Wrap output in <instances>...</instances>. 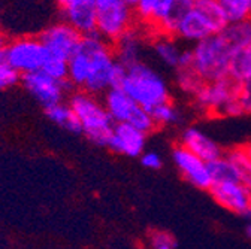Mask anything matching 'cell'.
<instances>
[{
	"mask_svg": "<svg viewBox=\"0 0 251 249\" xmlns=\"http://www.w3.org/2000/svg\"><path fill=\"white\" fill-rule=\"evenodd\" d=\"M241 84L232 79L229 75L215 81H206L193 96L196 106L208 113L222 115L229 102L239 96Z\"/></svg>",
	"mask_w": 251,
	"mask_h": 249,
	"instance_id": "8",
	"label": "cell"
},
{
	"mask_svg": "<svg viewBox=\"0 0 251 249\" xmlns=\"http://www.w3.org/2000/svg\"><path fill=\"white\" fill-rule=\"evenodd\" d=\"M21 81V73H18L8 63H0V91L8 90Z\"/></svg>",
	"mask_w": 251,
	"mask_h": 249,
	"instance_id": "30",
	"label": "cell"
},
{
	"mask_svg": "<svg viewBox=\"0 0 251 249\" xmlns=\"http://www.w3.org/2000/svg\"><path fill=\"white\" fill-rule=\"evenodd\" d=\"M0 63H6V51H5V48H0Z\"/></svg>",
	"mask_w": 251,
	"mask_h": 249,
	"instance_id": "35",
	"label": "cell"
},
{
	"mask_svg": "<svg viewBox=\"0 0 251 249\" xmlns=\"http://www.w3.org/2000/svg\"><path fill=\"white\" fill-rule=\"evenodd\" d=\"M150 112L155 126H172V124L181 122V112L174 103H171V100L155 105L150 109Z\"/></svg>",
	"mask_w": 251,
	"mask_h": 249,
	"instance_id": "24",
	"label": "cell"
},
{
	"mask_svg": "<svg viewBox=\"0 0 251 249\" xmlns=\"http://www.w3.org/2000/svg\"><path fill=\"white\" fill-rule=\"evenodd\" d=\"M185 68H193V51L192 49H182L181 51L178 66L175 69H185Z\"/></svg>",
	"mask_w": 251,
	"mask_h": 249,
	"instance_id": "34",
	"label": "cell"
},
{
	"mask_svg": "<svg viewBox=\"0 0 251 249\" xmlns=\"http://www.w3.org/2000/svg\"><path fill=\"white\" fill-rule=\"evenodd\" d=\"M141 163H142L144 167H147L150 170H159L162 167V164H163L160 155L157 154V152H152V151L142 152V155H141Z\"/></svg>",
	"mask_w": 251,
	"mask_h": 249,
	"instance_id": "32",
	"label": "cell"
},
{
	"mask_svg": "<svg viewBox=\"0 0 251 249\" xmlns=\"http://www.w3.org/2000/svg\"><path fill=\"white\" fill-rule=\"evenodd\" d=\"M192 51L193 68L205 82L229 75V66L235 49L222 32L196 42Z\"/></svg>",
	"mask_w": 251,
	"mask_h": 249,
	"instance_id": "4",
	"label": "cell"
},
{
	"mask_svg": "<svg viewBox=\"0 0 251 249\" xmlns=\"http://www.w3.org/2000/svg\"><path fill=\"white\" fill-rule=\"evenodd\" d=\"M114 48L98 32L84 35L79 46L68 60L69 81L90 94H105L109 90V75L115 65Z\"/></svg>",
	"mask_w": 251,
	"mask_h": 249,
	"instance_id": "1",
	"label": "cell"
},
{
	"mask_svg": "<svg viewBox=\"0 0 251 249\" xmlns=\"http://www.w3.org/2000/svg\"><path fill=\"white\" fill-rule=\"evenodd\" d=\"M126 2H127V3H129V5H130L133 9H135V5L138 3V0H126Z\"/></svg>",
	"mask_w": 251,
	"mask_h": 249,
	"instance_id": "38",
	"label": "cell"
},
{
	"mask_svg": "<svg viewBox=\"0 0 251 249\" xmlns=\"http://www.w3.org/2000/svg\"><path fill=\"white\" fill-rule=\"evenodd\" d=\"M244 149H245V152L248 154V157L251 158V142H248L247 145H244Z\"/></svg>",
	"mask_w": 251,
	"mask_h": 249,
	"instance_id": "37",
	"label": "cell"
},
{
	"mask_svg": "<svg viewBox=\"0 0 251 249\" xmlns=\"http://www.w3.org/2000/svg\"><path fill=\"white\" fill-rule=\"evenodd\" d=\"M172 160L187 182H190L193 186H196V188H199V190H209L211 188L212 178L209 173L208 161L198 157L196 154H193L190 149H187L181 143L174 148Z\"/></svg>",
	"mask_w": 251,
	"mask_h": 249,
	"instance_id": "14",
	"label": "cell"
},
{
	"mask_svg": "<svg viewBox=\"0 0 251 249\" xmlns=\"http://www.w3.org/2000/svg\"><path fill=\"white\" fill-rule=\"evenodd\" d=\"M176 82L179 88L185 92V94L195 96L198 90L203 85V79L199 76V73L195 70V68H185V69H176Z\"/></svg>",
	"mask_w": 251,
	"mask_h": 249,
	"instance_id": "26",
	"label": "cell"
},
{
	"mask_svg": "<svg viewBox=\"0 0 251 249\" xmlns=\"http://www.w3.org/2000/svg\"><path fill=\"white\" fill-rule=\"evenodd\" d=\"M247 234H248V237L251 239V224H250V226L247 227Z\"/></svg>",
	"mask_w": 251,
	"mask_h": 249,
	"instance_id": "39",
	"label": "cell"
},
{
	"mask_svg": "<svg viewBox=\"0 0 251 249\" xmlns=\"http://www.w3.org/2000/svg\"><path fill=\"white\" fill-rule=\"evenodd\" d=\"M147 142V133L133 127L127 122H115L112 129L108 148L117 154L127 155V157L136 158L141 157Z\"/></svg>",
	"mask_w": 251,
	"mask_h": 249,
	"instance_id": "15",
	"label": "cell"
},
{
	"mask_svg": "<svg viewBox=\"0 0 251 249\" xmlns=\"http://www.w3.org/2000/svg\"><path fill=\"white\" fill-rule=\"evenodd\" d=\"M239 100L242 103L244 112L250 113L251 112V81L241 84L239 88Z\"/></svg>",
	"mask_w": 251,
	"mask_h": 249,
	"instance_id": "33",
	"label": "cell"
},
{
	"mask_svg": "<svg viewBox=\"0 0 251 249\" xmlns=\"http://www.w3.org/2000/svg\"><path fill=\"white\" fill-rule=\"evenodd\" d=\"M193 5L195 0H138L135 12L160 33L174 36L179 15Z\"/></svg>",
	"mask_w": 251,
	"mask_h": 249,
	"instance_id": "6",
	"label": "cell"
},
{
	"mask_svg": "<svg viewBox=\"0 0 251 249\" xmlns=\"http://www.w3.org/2000/svg\"><path fill=\"white\" fill-rule=\"evenodd\" d=\"M42 70L47 72L50 76L58 81H65L69 76V66H68V60H61L57 57H50L45 60V63L42 66Z\"/></svg>",
	"mask_w": 251,
	"mask_h": 249,
	"instance_id": "28",
	"label": "cell"
},
{
	"mask_svg": "<svg viewBox=\"0 0 251 249\" xmlns=\"http://www.w3.org/2000/svg\"><path fill=\"white\" fill-rule=\"evenodd\" d=\"M226 157L235 167L239 181L251 186V158L248 157V154L245 152L244 146L235 148L226 154Z\"/></svg>",
	"mask_w": 251,
	"mask_h": 249,
	"instance_id": "23",
	"label": "cell"
},
{
	"mask_svg": "<svg viewBox=\"0 0 251 249\" xmlns=\"http://www.w3.org/2000/svg\"><path fill=\"white\" fill-rule=\"evenodd\" d=\"M141 46H142L141 35L130 27L127 32L115 41V46H114L115 60L120 61L126 68L138 63V61H141Z\"/></svg>",
	"mask_w": 251,
	"mask_h": 249,
	"instance_id": "18",
	"label": "cell"
},
{
	"mask_svg": "<svg viewBox=\"0 0 251 249\" xmlns=\"http://www.w3.org/2000/svg\"><path fill=\"white\" fill-rule=\"evenodd\" d=\"M5 51L6 63L21 75L41 70L45 60L48 58V52L41 39L33 38L17 39L8 44Z\"/></svg>",
	"mask_w": 251,
	"mask_h": 249,
	"instance_id": "9",
	"label": "cell"
},
{
	"mask_svg": "<svg viewBox=\"0 0 251 249\" xmlns=\"http://www.w3.org/2000/svg\"><path fill=\"white\" fill-rule=\"evenodd\" d=\"M8 44H6V38L2 35V33H0V48H5Z\"/></svg>",
	"mask_w": 251,
	"mask_h": 249,
	"instance_id": "36",
	"label": "cell"
},
{
	"mask_svg": "<svg viewBox=\"0 0 251 249\" xmlns=\"http://www.w3.org/2000/svg\"><path fill=\"white\" fill-rule=\"evenodd\" d=\"M65 2H66V0H57V3H58L60 6H61L63 3H65Z\"/></svg>",
	"mask_w": 251,
	"mask_h": 249,
	"instance_id": "40",
	"label": "cell"
},
{
	"mask_svg": "<svg viewBox=\"0 0 251 249\" xmlns=\"http://www.w3.org/2000/svg\"><path fill=\"white\" fill-rule=\"evenodd\" d=\"M208 191L223 209L242 216L251 215V186L242 181L214 182Z\"/></svg>",
	"mask_w": 251,
	"mask_h": 249,
	"instance_id": "12",
	"label": "cell"
},
{
	"mask_svg": "<svg viewBox=\"0 0 251 249\" xmlns=\"http://www.w3.org/2000/svg\"><path fill=\"white\" fill-rule=\"evenodd\" d=\"M154 51H155V55L160 58L162 63H165L171 68H176L182 49L178 46L174 36L162 33V36L157 38L154 42Z\"/></svg>",
	"mask_w": 251,
	"mask_h": 249,
	"instance_id": "22",
	"label": "cell"
},
{
	"mask_svg": "<svg viewBox=\"0 0 251 249\" xmlns=\"http://www.w3.org/2000/svg\"><path fill=\"white\" fill-rule=\"evenodd\" d=\"M229 76L238 84L251 81V44L233 52L229 66Z\"/></svg>",
	"mask_w": 251,
	"mask_h": 249,
	"instance_id": "21",
	"label": "cell"
},
{
	"mask_svg": "<svg viewBox=\"0 0 251 249\" xmlns=\"http://www.w3.org/2000/svg\"><path fill=\"white\" fill-rule=\"evenodd\" d=\"M45 115L48 116V119L57 126L66 129L71 133L79 135L82 133V126L76 116V113L74 112V109L71 108V105L68 103H54L50 106H45Z\"/></svg>",
	"mask_w": 251,
	"mask_h": 249,
	"instance_id": "19",
	"label": "cell"
},
{
	"mask_svg": "<svg viewBox=\"0 0 251 249\" xmlns=\"http://www.w3.org/2000/svg\"><path fill=\"white\" fill-rule=\"evenodd\" d=\"M220 32L227 39V42L233 46V49H239L251 44V18L229 21Z\"/></svg>",
	"mask_w": 251,
	"mask_h": 249,
	"instance_id": "20",
	"label": "cell"
},
{
	"mask_svg": "<svg viewBox=\"0 0 251 249\" xmlns=\"http://www.w3.org/2000/svg\"><path fill=\"white\" fill-rule=\"evenodd\" d=\"M96 32L115 42L132 27L133 8L126 0H96Z\"/></svg>",
	"mask_w": 251,
	"mask_h": 249,
	"instance_id": "7",
	"label": "cell"
},
{
	"mask_svg": "<svg viewBox=\"0 0 251 249\" xmlns=\"http://www.w3.org/2000/svg\"><path fill=\"white\" fill-rule=\"evenodd\" d=\"M147 243L154 249H174L178 246L176 239L166 230H152L148 234Z\"/></svg>",
	"mask_w": 251,
	"mask_h": 249,
	"instance_id": "29",
	"label": "cell"
},
{
	"mask_svg": "<svg viewBox=\"0 0 251 249\" xmlns=\"http://www.w3.org/2000/svg\"><path fill=\"white\" fill-rule=\"evenodd\" d=\"M208 164H209V173L212 178V183L223 182V181H239L235 167L232 166V163L229 161L226 155H222V157L209 161Z\"/></svg>",
	"mask_w": 251,
	"mask_h": 249,
	"instance_id": "25",
	"label": "cell"
},
{
	"mask_svg": "<svg viewBox=\"0 0 251 249\" xmlns=\"http://www.w3.org/2000/svg\"><path fill=\"white\" fill-rule=\"evenodd\" d=\"M66 23L75 27L79 33H96V0H66L60 6Z\"/></svg>",
	"mask_w": 251,
	"mask_h": 249,
	"instance_id": "16",
	"label": "cell"
},
{
	"mask_svg": "<svg viewBox=\"0 0 251 249\" xmlns=\"http://www.w3.org/2000/svg\"><path fill=\"white\" fill-rule=\"evenodd\" d=\"M220 30L222 28L215 24V21L203 9L193 5L179 15L174 30V38L181 39L184 42L196 44L220 32Z\"/></svg>",
	"mask_w": 251,
	"mask_h": 249,
	"instance_id": "11",
	"label": "cell"
},
{
	"mask_svg": "<svg viewBox=\"0 0 251 249\" xmlns=\"http://www.w3.org/2000/svg\"><path fill=\"white\" fill-rule=\"evenodd\" d=\"M103 103L114 122L132 124L147 135L157 127L151 112L136 103L123 88H109L103 94Z\"/></svg>",
	"mask_w": 251,
	"mask_h": 249,
	"instance_id": "5",
	"label": "cell"
},
{
	"mask_svg": "<svg viewBox=\"0 0 251 249\" xmlns=\"http://www.w3.org/2000/svg\"><path fill=\"white\" fill-rule=\"evenodd\" d=\"M71 108L76 113L82 133L98 146H108L115 122L103 102L87 91H78L71 96Z\"/></svg>",
	"mask_w": 251,
	"mask_h": 249,
	"instance_id": "2",
	"label": "cell"
},
{
	"mask_svg": "<svg viewBox=\"0 0 251 249\" xmlns=\"http://www.w3.org/2000/svg\"><path fill=\"white\" fill-rule=\"evenodd\" d=\"M39 39L50 57L69 60L79 46L82 33H79L69 23H58L45 28Z\"/></svg>",
	"mask_w": 251,
	"mask_h": 249,
	"instance_id": "13",
	"label": "cell"
},
{
	"mask_svg": "<svg viewBox=\"0 0 251 249\" xmlns=\"http://www.w3.org/2000/svg\"><path fill=\"white\" fill-rule=\"evenodd\" d=\"M179 143L208 163L223 155V151L220 148V145L215 143L209 136H206L201 129H196V127L185 129L181 135Z\"/></svg>",
	"mask_w": 251,
	"mask_h": 249,
	"instance_id": "17",
	"label": "cell"
},
{
	"mask_svg": "<svg viewBox=\"0 0 251 249\" xmlns=\"http://www.w3.org/2000/svg\"><path fill=\"white\" fill-rule=\"evenodd\" d=\"M121 88L148 111L155 105L169 100V87L166 81L144 61H138L127 68Z\"/></svg>",
	"mask_w": 251,
	"mask_h": 249,
	"instance_id": "3",
	"label": "cell"
},
{
	"mask_svg": "<svg viewBox=\"0 0 251 249\" xmlns=\"http://www.w3.org/2000/svg\"><path fill=\"white\" fill-rule=\"evenodd\" d=\"M21 84L41 105H44V108L61 102L66 92L74 87L69 78L58 81L42 69L21 75Z\"/></svg>",
	"mask_w": 251,
	"mask_h": 249,
	"instance_id": "10",
	"label": "cell"
},
{
	"mask_svg": "<svg viewBox=\"0 0 251 249\" xmlns=\"http://www.w3.org/2000/svg\"><path fill=\"white\" fill-rule=\"evenodd\" d=\"M229 21L251 18V0H220Z\"/></svg>",
	"mask_w": 251,
	"mask_h": 249,
	"instance_id": "27",
	"label": "cell"
},
{
	"mask_svg": "<svg viewBox=\"0 0 251 249\" xmlns=\"http://www.w3.org/2000/svg\"><path fill=\"white\" fill-rule=\"evenodd\" d=\"M126 73H127V68L121 65L120 61H115V65L109 75V88H121L126 79Z\"/></svg>",
	"mask_w": 251,
	"mask_h": 249,
	"instance_id": "31",
	"label": "cell"
}]
</instances>
